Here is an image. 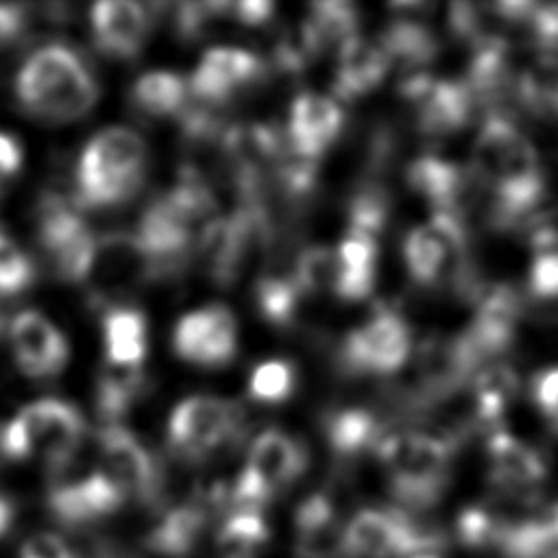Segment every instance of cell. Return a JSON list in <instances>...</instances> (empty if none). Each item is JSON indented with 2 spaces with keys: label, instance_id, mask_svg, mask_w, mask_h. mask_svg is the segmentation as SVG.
Instances as JSON below:
<instances>
[{
  "label": "cell",
  "instance_id": "1",
  "mask_svg": "<svg viewBox=\"0 0 558 558\" xmlns=\"http://www.w3.org/2000/svg\"><path fill=\"white\" fill-rule=\"evenodd\" d=\"M473 177L490 190V222L514 227L538 209L545 177L536 148L499 111L486 116L473 144Z\"/></svg>",
  "mask_w": 558,
  "mask_h": 558
},
{
  "label": "cell",
  "instance_id": "2",
  "mask_svg": "<svg viewBox=\"0 0 558 558\" xmlns=\"http://www.w3.org/2000/svg\"><path fill=\"white\" fill-rule=\"evenodd\" d=\"M22 109L44 122L85 118L98 100V83L85 59L70 46L54 41L35 50L15 76Z\"/></svg>",
  "mask_w": 558,
  "mask_h": 558
},
{
  "label": "cell",
  "instance_id": "3",
  "mask_svg": "<svg viewBox=\"0 0 558 558\" xmlns=\"http://www.w3.org/2000/svg\"><path fill=\"white\" fill-rule=\"evenodd\" d=\"M148 150L124 126L96 133L83 148L74 177L72 203L83 209H109L131 201L144 185Z\"/></svg>",
  "mask_w": 558,
  "mask_h": 558
},
{
  "label": "cell",
  "instance_id": "4",
  "mask_svg": "<svg viewBox=\"0 0 558 558\" xmlns=\"http://www.w3.org/2000/svg\"><path fill=\"white\" fill-rule=\"evenodd\" d=\"M85 421L76 405L63 399H37L22 408L0 434V451L9 460L41 456L48 466L63 471L78 451Z\"/></svg>",
  "mask_w": 558,
  "mask_h": 558
},
{
  "label": "cell",
  "instance_id": "5",
  "mask_svg": "<svg viewBox=\"0 0 558 558\" xmlns=\"http://www.w3.org/2000/svg\"><path fill=\"white\" fill-rule=\"evenodd\" d=\"M377 456L390 480V488L405 506H432L449 482L451 442L423 432L386 434Z\"/></svg>",
  "mask_w": 558,
  "mask_h": 558
},
{
  "label": "cell",
  "instance_id": "6",
  "mask_svg": "<svg viewBox=\"0 0 558 558\" xmlns=\"http://www.w3.org/2000/svg\"><path fill=\"white\" fill-rule=\"evenodd\" d=\"M153 279L161 277L137 235L116 231L94 238L76 286L87 292L94 307H111L113 299L129 294Z\"/></svg>",
  "mask_w": 558,
  "mask_h": 558
},
{
  "label": "cell",
  "instance_id": "7",
  "mask_svg": "<svg viewBox=\"0 0 558 558\" xmlns=\"http://www.w3.org/2000/svg\"><path fill=\"white\" fill-rule=\"evenodd\" d=\"M242 418L244 414L238 403L222 397L194 395L172 410L168 421V442L179 456L201 460L233 440Z\"/></svg>",
  "mask_w": 558,
  "mask_h": 558
},
{
  "label": "cell",
  "instance_id": "8",
  "mask_svg": "<svg viewBox=\"0 0 558 558\" xmlns=\"http://www.w3.org/2000/svg\"><path fill=\"white\" fill-rule=\"evenodd\" d=\"M412 351L408 323L392 310H377L351 329L340 344V366L349 375H392Z\"/></svg>",
  "mask_w": 558,
  "mask_h": 558
},
{
  "label": "cell",
  "instance_id": "9",
  "mask_svg": "<svg viewBox=\"0 0 558 558\" xmlns=\"http://www.w3.org/2000/svg\"><path fill=\"white\" fill-rule=\"evenodd\" d=\"M37 244L61 281L78 283L96 233L81 209L59 194H44L37 205Z\"/></svg>",
  "mask_w": 558,
  "mask_h": 558
},
{
  "label": "cell",
  "instance_id": "10",
  "mask_svg": "<svg viewBox=\"0 0 558 558\" xmlns=\"http://www.w3.org/2000/svg\"><path fill=\"white\" fill-rule=\"evenodd\" d=\"M429 536L399 510H360L342 530L340 551L351 558H412L425 554Z\"/></svg>",
  "mask_w": 558,
  "mask_h": 558
},
{
  "label": "cell",
  "instance_id": "11",
  "mask_svg": "<svg viewBox=\"0 0 558 558\" xmlns=\"http://www.w3.org/2000/svg\"><path fill=\"white\" fill-rule=\"evenodd\" d=\"M172 349L194 366H227L238 353V325L231 310L214 303L187 312L174 325Z\"/></svg>",
  "mask_w": 558,
  "mask_h": 558
},
{
  "label": "cell",
  "instance_id": "12",
  "mask_svg": "<svg viewBox=\"0 0 558 558\" xmlns=\"http://www.w3.org/2000/svg\"><path fill=\"white\" fill-rule=\"evenodd\" d=\"M403 98L414 107L423 135H447L462 129L473 111V96L464 83L412 74L401 83Z\"/></svg>",
  "mask_w": 558,
  "mask_h": 558
},
{
  "label": "cell",
  "instance_id": "13",
  "mask_svg": "<svg viewBox=\"0 0 558 558\" xmlns=\"http://www.w3.org/2000/svg\"><path fill=\"white\" fill-rule=\"evenodd\" d=\"M266 72V63L242 48H209L190 76V96L203 107L229 102L238 92L255 85Z\"/></svg>",
  "mask_w": 558,
  "mask_h": 558
},
{
  "label": "cell",
  "instance_id": "14",
  "mask_svg": "<svg viewBox=\"0 0 558 558\" xmlns=\"http://www.w3.org/2000/svg\"><path fill=\"white\" fill-rule=\"evenodd\" d=\"M100 471L124 497H150L159 484V469L142 440L120 425H105L96 436Z\"/></svg>",
  "mask_w": 558,
  "mask_h": 558
},
{
  "label": "cell",
  "instance_id": "15",
  "mask_svg": "<svg viewBox=\"0 0 558 558\" xmlns=\"http://www.w3.org/2000/svg\"><path fill=\"white\" fill-rule=\"evenodd\" d=\"M519 316V296L508 286H497L480 296L477 314L469 329L460 336L477 368L512 344Z\"/></svg>",
  "mask_w": 558,
  "mask_h": 558
},
{
  "label": "cell",
  "instance_id": "16",
  "mask_svg": "<svg viewBox=\"0 0 558 558\" xmlns=\"http://www.w3.org/2000/svg\"><path fill=\"white\" fill-rule=\"evenodd\" d=\"M9 340L15 364L28 377H52L68 362V342L63 333L39 312H20L9 327Z\"/></svg>",
  "mask_w": 558,
  "mask_h": 558
},
{
  "label": "cell",
  "instance_id": "17",
  "mask_svg": "<svg viewBox=\"0 0 558 558\" xmlns=\"http://www.w3.org/2000/svg\"><path fill=\"white\" fill-rule=\"evenodd\" d=\"M342 109L333 98L320 94H299L290 105L286 144L307 161H318L342 131Z\"/></svg>",
  "mask_w": 558,
  "mask_h": 558
},
{
  "label": "cell",
  "instance_id": "18",
  "mask_svg": "<svg viewBox=\"0 0 558 558\" xmlns=\"http://www.w3.org/2000/svg\"><path fill=\"white\" fill-rule=\"evenodd\" d=\"M89 26L96 48L113 59H133L148 39V7L131 0H102L89 11Z\"/></svg>",
  "mask_w": 558,
  "mask_h": 558
},
{
  "label": "cell",
  "instance_id": "19",
  "mask_svg": "<svg viewBox=\"0 0 558 558\" xmlns=\"http://www.w3.org/2000/svg\"><path fill=\"white\" fill-rule=\"evenodd\" d=\"M124 493L100 471L54 482L48 495L50 510L68 525H83L102 519L124 504Z\"/></svg>",
  "mask_w": 558,
  "mask_h": 558
},
{
  "label": "cell",
  "instance_id": "20",
  "mask_svg": "<svg viewBox=\"0 0 558 558\" xmlns=\"http://www.w3.org/2000/svg\"><path fill=\"white\" fill-rule=\"evenodd\" d=\"M307 466V451L301 440L281 429H266L253 440L244 471L262 482L272 495L290 486Z\"/></svg>",
  "mask_w": 558,
  "mask_h": 558
},
{
  "label": "cell",
  "instance_id": "21",
  "mask_svg": "<svg viewBox=\"0 0 558 558\" xmlns=\"http://www.w3.org/2000/svg\"><path fill=\"white\" fill-rule=\"evenodd\" d=\"M490 477L497 488L521 495L534 490L547 475L543 458L508 432H493L486 442Z\"/></svg>",
  "mask_w": 558,
  "mask_h": 558
},
{
  "label": "cell",
  "instance_id": "22",
  "mask_svg": "<svg viewBox=\"0 0 558 558\" xmlns=\"http://www.w3.org/2000/svg\"><path fill=\"white\" fill-rule=\"evenodd\" d=\"M506 558H558V501L521 519L501 517L497 547Z\"/></svg>",
  "mask_w": 558,
  "mask_h": 558
},
{
  "label": "cell",
  "instance_id": "23",
  "mask_svg": "<svg viewBox=\"0 0 558 558\" xmlns=\"http://www.w3.org/2000/svg\"><path fill=\"white\" fill-rule=\"evenodd\" d=\"M388 70L390 61L379 44L355 35L338 50L333 94L342 100L362 98L386 78Z\"/></svg>",
  "mask_w": 558,
  "mask_h": 558
},
{
  "label": "cell",
  "instance_id": "24",
  "mask_svg": "<svg viewBox=\"0 0 558 558\" xmlns=\"http://www.w3.org/2000/svg\"><path fill=\"white\" fill-rule=\"evenodd\" d=\"M412 192L423 196L436 211L460 216V205L469 192V177L462 168L434 155L416 157L405 172Z\"/></svg>",
  "mask_w": 558,
  "mask_h": 558
},
{
  "label": "cell",
  "instance_id": "25",
  "mask_svg": "<svg viewBox=\"0 0 558 558\" xmlns=\"http://www.w3.org/2000/svg\"><path fill=\"white\" fill-rule=\"evenodd\" d=\"M355 28H357V9L351 2L327 0V2H314L310 7L305 22L299 26L294 35L303 46L307 59L312 61L331 46H338L340 50L342 44L355 37Z\"/></svg>",
  "mask_w": 558,
  "mask_h": 558
},
{
  "label": "cell",
  "instance_id": "26",
  "mask_svg": "<svg viewBox=\"0 0 558 558\" xmlns=\"http://www.w3.org/2000/svg\"><path fill=\"white\" fill-rule=\"evenodd\" d=\"M377 277V240L347 233L336 248L333 294L342 301H362L373 292Z\"/></svg>",
  "mask_w": 558,
  "mask_h": 558
},
{
  "label": "cell",
  "instance_id": "27",
  "mask_svg": "<svg viewBox=\"0 0 558 558\" xmlns=\"http://www.w3.org/2000/svg\"><path fill=\"white\" fill-rule=\"evenodd\" d=\"M146 327L148 325L142 310L124 303H116L107 307L102 316L107 364L140 368L148 349Z\"/></svg>",
  "mask_w": 558,
  "mask_h": 558
},
{
  "label": "cell",
  "instance_id": "28",
  "mask_svg": "<svg viewBox=\"0 0 558 558\" xmlns=\"http://www.w3.org/2000/svg\"><path fill=\"white\" fill-rule=\"evenodd\" d=\"M342 530L336 510L325 495L307 497L296 512V545L303 558H329L340 549Z\"/></svg>",
  "mask_w": 558,
  "mask_h": 558
},
{
  "label": "cell",
  "instance_id": "29",
  "mask_svg": "<svg viewBox=\"0 0 558 558\" xmlns=\"http://www.w3.org/2000/svg\"><path fill=\"white\" fill-rule=\"evenodd\" d=\"M331 451L340 458H353L377 449L386 436L377 416L364 408H344L325 416L323 423Z\"/></svg>",
  "mask_w": 558,
  "mask_h": 558
},
{
  "label": "cell",
  "instance_id": "30",
  "mask_svg": "<svg viewBox=\"0 0 558 558\" xmlns=\"http://www.w3.org/2000/svg\"><path fill=\"white\" fill-rule=\"evenodd\" d=\"M131 102L150 118H183V113L190 109V87L177 72H146L133 83Z\"/></svg>",
  "mask_w": 558,
  "mask_h": 558
},
{
  "label": "cell",
  "instance_id": "31",
  "mask_svg": "<svg viewBox=\"0 0 558 558\" xmlns=\"http://www.w3.org/2000/svg\"><path fill=\"white\" fill-rule=\"evenodd\" d=\"M379 48L386 52L390 65L401 63L403 68H421L438 54V41L434 33L405 15L390 22L379 35Z\"/></svg>",
  "mask_w": 558,
  "mask_h": 558
},
{
  "label": "cell",
  "instance_id": "32",
  "mask_svg": "<svg viewBox=\"0 0 558 558\" xmlns=\"http://www.w3.org/2000/svg\"><path fill=\"white\" fill-rule=\"evenodd\" d=\"M146 375L140 368L107 364L96 384L98 416L107 425H118L131 405L146 392Z\"/></svg>",
  "mask_w": 558,
  "mask_h": 558
},
{
  "label": "cell",
  "instance_id": "33",
  "mask_svg": "<svg viewBox=\"0 0 558 558\" xmlns=\"http://www.w3.org/2000/svg\"><path fill=\"white\" fill-rule=\"evenodd\" d=\"M519 377L508 364H490L480 368L471 381L473 418L480 425H497L508 403L517 395Z\"/></svg>",
  "mask_w": 558,
  "mask_h": 558
},
{
  "label": "cell",
  "instance_id": "34",
  "mask_svg": "<svg viewBox=\"0 0 558 558\" xmlns=\"http://www.w3.org/2000/svg\"><path fill=\"white\" fill-rule=\"evenodd\" d=\"M508 44L506 37H490L473 46V59L469 65L466 87L475 98H497L508 85Z\"/></svg>",
  "mask_w": 558,
  "mask_h": 558
},
{
  "label": "cell",
  "instance_id": "35",
  "mask_svg": "<svg viewBox=\"0 0 558 558\" xmlns=\"http://www.w3.org/2000/svg\"><path fill=\"white\" fill-rule=\"evenodd\" d=\"M517 96L532 113L558 118V57H538L519 76Z\"/></svg>",
  "mask_w": 558,
  "mask_h": 558
},
{
  "label": "cell",
  "instance_id": "36",
  "mask_svg": "<svg viewBox=\"0 0 558 558\" xmlns=\"http://www.w3.org/2000/svg\"><path fill=\"white\" fill-rule=\"evenodd\" d=\"M301 290L296 288L292 272L290 275H266L255 283V305L264 320L275 327L292 325L299 303Z\"/></svg>",
  "mask_w": 558,
  "mask_h": 558
},
{
  "label": "cell",
  "instance_id": "37",
  "mask_svg": "<svg viewBox=\"0 0 558 558\" xmlns=\"http://www.w3.org/2000/svg\"><path fill=\"white\" fill-rule=\"evenodd\" d=\"M268 527L262 514L233 512L225 521L218 541L225 558H253L255 551L266 543Z\"/></svg>",
  "mask_w": 558,
  "mask_h": 558
},
{
  "label": "cell",
  "instance_id": "38",
  "mask_svg": "<svg viewBox=\"0 0 558 558\" xmlns=\"http://www.w3.org/2000/svg\"><path fill=\"white\" fill-rule=\"evenodd\" d=\"M203 512L194 506H181L172 510L153 532V547L163 554H185L203 530Z\"/></svg>",
  "mask_w": 558,
  "mask_h": 558
},
{
  "label": "cell",
  "instance_id": "39",
  "mask_svg": "<svg viewBox=\"0 0 558 558\" xmlns=\"http://www.w3.org/2000/svg\"><path fill=\"white\" fill-rule=\"evenodd\" d=\"M296 386V368L292 362L275 357L257 364L248 377V395L259 403H281Z\"/></svg>",
  "mask_w": 558,
  "mask_h": 558
},
{
  "label": "cell",
  "instance_id": "40",
  "mask_svg": "<svg viewBox=\"0 0 558 558\" xmlns=\"http://www.w3.org/2000/svg\"><path fill=\"white\" fill-rule=\"evenodd\" d=\"M388 220V198L386 194L371 185L355 192L349 201L347 211V233H357L377 240Z\"/></svg>",
  "mask_w": 558,
  "mask_h": 558
},
{
  "label": "cell",
  "instance_id": "41",
  "mask_svg": "<svg viewBox=\"0 0 558 558\" xmlns=\"http://www.w3.org/2000/svg\"><path fill=\"white\" fill-rule=\"evenodd\" d=\"M292 279L301 294H318L333 290L336 281V251L310 246L299 253L292 268Z\"/></svg>",
  "mask_w": 558,
  "mask_h": 558
},
{
  "label": "cell",
  "instance_id": "42",
  "mask_svg": "<svg viewBox=\"0 0 558 558\" xmlns=\"http://www.w3.org/2000/svg\"><path fill=\"white\" fill-rule=\"evenodd\" d=\"M37 277L35 262L0 227V299H15Z\"/></svg>",
  "mask_w": 558,
  "mask_h": 558
},
{
  "label": "cell",
  "instance_id": "43",
  "mask_svg": "<svg viewBox=\"0 0 558 558\" xmlns=\"http://www.w3.org/2000/svg\"><path fill=\"white\" fill-rule=\"evenodd\" d=\"M532 397L538 410L549 418L558 432V366L545 368L532 379Z\"/></svg>",
  "mask_w": 558,
  "mask_h": 558
},
{
  "label": "cell",
  "instance_id": "44",
  "mask_svg": "<svg viewBox=\"0 0 558 558\" xmlns=\"http://www.w3.org/2000/svg\"><path fill=\"white\" fill-rule=\"evenodd\" d=\"M218 17H227L246 26L266 24L272 17L275 7L264 0H244V2H216Z\"/></svg>",
  "mask_w": 558,
  "mask_h": 558
},
{
  "label": "cell",
  "instance_id": "45",
  "mask_svg": "<svg viewBox=\"0 0 558 558\" xmlns=\"http://www.w3.org/2000/svg\"><path fill=\"white\" fill-rule=\"evenodd\" d=\"M527 288L536 299H558V259L532 257Z\"/></svg>",
  "mask_w": 558,
  "mask_h": 558
},
{
  "label": "cell",
  "instance_id": "46",
  "mask_svg": "<svg viewBox=\"0 0 558 558\" xmlns=\"http://www.w3.org/2000/svg\"><path fill=\"white\" fill-rule=\"evenodd\" d=\"M20 558H76V556L63 538L50 532H41L31 536L22 545Z\"/></svg>",
  "mask_w": 558,
  "mask_h": 558
},
{
  "label": "cell",
  "instance_id": "47",
  "mask_svg": "<svg viewBox=\"0 0 558 558\" xmlns=\"http://www.w3.org/2000/svg\"><path fill=\"white\" fill-rule=\"evenodd\" d=\"M26 7L22 4H0V44H9L20 37L26 26Z\"/></svg>",
  "mask_w": 558,
  "mask_h": 558
},
{
  "label": "cell",
  "instance_id": "48",
  "mask_svg": "<svg viewBox=\"0 0 558 558\" xmlns=\"http://www.w3.org/2000/svg\"><path fill=\"white\" fill-rule=\"evenodd\" d=\"M22 166V148L15 137L0 133V181L4 183Z\"/></svg>",
  "mask_w": 558,
  "mask_h": 558
},
{
  "label": "cell",
  "instance_id": "49",
  "mask_svg": "<svg viewBox=\"0 0 558 558\" xmlns=\"http://www.w3.org/2000/svg\"><path fill=\"white\" fill-rule=\"evenodd\" d=\"M532 257L558 259V229L541 227L532 235Z\"/></svg>",
  "mask_w": 558,
  "mask_h": 558
},
{
  "label": "cell",
  "instance_id": "50",
  "mask_svg": "<svg viewBox=\"0 0 558 558\" xmlns=\"http://www.w3.org/2000/svg\"><path fill=\"white\" fill-rule=\"evenodd\" d=\"M15 519V506L11 504L9 497L0 495V538L11 530Z\"/></svg>",
  "mask_w": 558,
  "mask_h": 558
},
{
  "label": "cell",
  "instance_id": "51",
  "mask_svg": "<svg viewBox=\"0 0 558 558\" xmlns=\"http://www.w3.org/2000/svg\"><path fill=\"white\" fill-rule=\"evenodd\" d=\"M412 558H436V556H432V554L425 551V554H416V556H412Z\"/></svg>",
  "mask_w": 558,
  "mask_h": 558
},
{
  "label": "cell",
  "instance_id": "52",
  "mask_svg": "<svg viewBox=\"0 0 558 558\" xmlns=\"http://www.w3.org/2000/svg\"><path fill=\"white\" fill-rule=\"evenodd\" d=\"M0 331H2V318H0Z\"/></svg>",
  "mask_w": 558,
  "mask_h": 558
}]
</instances>
